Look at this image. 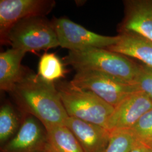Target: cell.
<instances>
[{
    "label": "cell",
    "mask_w": 152,
    "mask_h": 152,
    "mask_svg": "<svg viewBox=\"0 0 152 152\" xmlns=\"http://www.w3.org/2000/svg\"><path fill=\"white\" fill-rule=\"evenodd\" d=\"M23 111L34 117L44 127L65 125L69 117L54 83L30 73L11 92Z\"/></svg>",
    "instance_id": "cell-1"
},
{
    "label": "cell",
    "mask_w": 152,
    "mask_h": 152,
    "mask_svg": "<svg viewBox=\"0 0 152 152\" xmlns=\"http://www.w3.org/2000/svg\"><path fill=\"white\" fill-rule=\"evenodd\" d=\"M64 61L76 72L96 71L132 83L140 68L129 58L103 48L69 51Z\"/></svg>",
    "instance_id": "cell-2"
},
{
    "label": "cell",
    "mask_w": 152,
    "mask_h": 152,
    "mask_svg": "<svg viewBox=\"0 0 152 152\" xmlns=\"http://www.w3.org/2000/svg\"><path fill=\"white\" fill-rule=\"evenodd\" d=\"M69 117L83 120L106 128L114 108L94 92L83 90L71 82L55 85Z\"/></svg>",
    "instance_id": "cell-3"
},
{
    "label": "cell",
    "mask_w": 152,
    "mask_h": 152,
    "mask_svg": "<svg viewBox=\"0 0 152 152\" xmlns=\"http://www.w3.org/2000/svg\"><path fill=\"white\" fill-rule=\"evenodd\" d=\"M7 44L25 53L59 46L52 22L44 17L28 18L17 23L9 32Z\"/></svg>",
    "instance_id": "cell-4"
},
{
    "label": "cell",
    "mask_w": 152,
    "mask_h": 152,
    "mask_svg": "<svg viewBox=\"0 0 152 152\" xmlns=\"http://www.w3.org/2000/svg\"><path fill=\"white\" fill-rule=\"evenodd\" d=\"M70 82L76 87L94 92L114 108L131 94L140 91L135 83L96 71L76 72Z\"/></svg>",
    "instance_id": "cell-5"
},
{
    "label": "cell",
    "mask_w": 152,
    "mask_h": 152,
    "mask_svg": "<svg viewBox=\"0 0 152 152\" xmlns=\"http://www.w3.org/2000/svg\"><path fill=\"white\" fill-rule=\"evenodd\" d=\"M51 22L59 46L69 51L89 48L107 49L118 40V35L106 36L92 32L65 18H55Z\"/></svg>",
    "instance_id": "cell-6"
},
{
    "label": "cell",
    "mask_w": 152,
    "mask_h": 152,
    "mask_svg": "<svg viewBox=\"0 0 152 152\" xmlns=\"http://www.w3.org/2000/svg\"><path fill=\"white\" fill-rule=\"evenodd\" d=\"M52 0H1L0 41L7 44V37L17 23L28 18L44 17L53 10Z\"/></svg>",
    "instance_id": "cell-7"
},
{
    "label": "cell",
    "mask_w": 152,
    "mask_h": 152,
    "mask_svg": "<svg viewBox=\"0 0 152 152\" xmlns=\"http://www.w3.org/2000/svg\"><path fill=\"white\" fill-rule=\"evenodd\" d=\"M152 108V100L144 92L141 91L135 92L114 107L106 129L109 131L130 129L144 114Z\"/></svg>",
    "instance_id": "cell-8"
},
{
    "label": "cell",
    "mask_w": 152,
    "mask_h": 152,
    "mask_svg": "<svg viewBox=\"0 0 152 152\" xmlns=\"http://www.w3.org/2000/svg\"><path fill=\"white\" fill-rule=\"evenodd\" d=\"M124 5L118 32L134 33L152 41V0H127Z\"/></svg>",
    "instance_id": "cell-9"
},
{
    "label": "cell",
    "mask_w": 152,
    "mask_h": 152,
    "mask_svg": "<svg viewBox=\"0 0 152 152\" xmlns=\"http://www.w3.org/2000/svg\"><path fill=\"white\" fill-rule=\"evenodd\" d=\"M65 126L74 134L84 152H103L108 145L110 131L101 126L72 117Z\"/></svg>",
    "instance_id": "cell-10"
},
{
    "label": "cell",
    "mask_w": 152,
    "mask_h": 152,
    "mask_svg": "<svg viewBox=\"0 0 152 152\" xmlns=\"http://www.w3.org/2000/svg\"><path fill=\"white\" fill-rule=\"evenodd\" d=\"M39 121L32 115L23 121L16 135L4 147L3 152H38L45 149L46 134Z\"/></svg>",
    "instance_id": "cell-11"
},
{
    "label": "cell",
    "mask_w": 152,
    "mask_h": 152,
    "mask_svg": "<svg viewBox=\"0 0 152 152\" xmlns=\"http://www.w3.org/2000/svg\"><path fill=\"white\" fill-rule=\"evenodd\" d=\"M26 54L17 49H9L0 53V88L11 92L17 84L31 73L22 65Z\"/></svg>",
    "instance_id": "cell-12"
},
{
    "label": "cell",
    "mask_w": 152,
    "mask_h": 152,
    "mask_svg": "<svg viewBox=\"0 0 152 152\" xmlns=\"http://www.w3.org/2000/svg\"><path fill=\"white\" fill-rule=\"evenodd\" d=\"M118 36V41L107 50L140 60L152 68V41L134 33H119Z\"/></svg>",
    "instance_id": "cell-13"
},
{
    "label": "cell",
    "mask_w": 152,
    "mask_h": 152,
    "mask_svg": "<svg viewBox=\"0 0 152 152\" xmlns=\"http://www.w3.org/2000/svg\"><path fill=\"white\" fill-rule=\"evenodd\" d=\"M45 148L51 152H84L74 134L65 125L45 127Z\"/></svg>",
    "instance_id": "cell-14"
},
{
    "label": "cell",
    "mask_w": 152,
    "mask_h": 152,
    "mask_svg": "<svg viewBox=\"0 0 152 152\" xmlns=\"http://www.w3.org/2000/svg\"><path fill=\"white\" fill-rule=\"evenodd\" d=\"M64 65L54 53H45L38 63V76L45 81L55 83L64 77Z\"/></svg>",
    "instance_id": "cell-15"
},
{
    "label": "cell",
    "mask_w": 152,
    "mask_h": 152,
    "mask_svg": "<svg viewBox=\"0 0 152 152\" xmlns=\"http://www.w3.org/2000/svg\"><path fill=\"white\" fill-rule=\"evenodd\" d=\"M136 142L131 129L110 131L108 143L103 152H131Z\"/></svg>",
    "instance_id": "cell-16"
},
{
    "label": "cell",
    "mask_w": 152,
    "mask_h": 152,
    "mask_svg": "<svg viewBox=\"0 0 152 152\" xmlns=\"http://www.w3.org/2000/svg\"><path fill=\"white\" fill-rule=\"evenodd\" d=\"M19 120L11 105L5 104L0 109V141H6L15 132Z\"/></svg>",
    "instance_id": "cell-17"
},
{
    "label": "cell",
    "mask_w": 152,
    "mask_h": 152,
    "mask_svg": "<svg viewBox=\"0 0 152 152\" xmlns=\"http://www.w3.org/2000/svg\"><path fill=\"white\" fill-rule=\"evenodd\" d=\"M130 129L138 142L145 146L152 144V108L144 114Z\"/></svg>",
    "instance_id": "cell-18"
},
{
    "label": "cell",
    "mask_w": 152,
    "mask_h": 152,
    "mask_svg": "<svg viewBox=\"0 0 152 152\" xmlns=\"http://www.w3.org/2000/svg\"><path fill=\"white\" fill-rule=\"evenodd\" d=\"M135 83L141 91L144 92L152 102V68L140 64Z\"/></svg>",
    "instance_id": "cell-19"
},
{
    "label": "cell",
    "mask_w": 152,
    "mask_h": 152,
    "mask_svg": "<svg viewBox=\"0 0 152 152\" xmlns=\"http://www.w3.org/2000/svg\"><path fill=\"white\" fill-rule=\"evenodd\" d=\"M145 146L137 141L135 145L134 146L131 152H145Z\"/></svg>",
    "instance_id": "cell-20"
},
{
    "label": "cell",
    "mask_w": 152,
    "mask_h": 152,
    "mask_svg": "<svg viewBox=\"0 0 152 152\" xmlns=\"http://www.w3.org/2000/svg\"><path fill=\"white\" fill-rule=\"evenodd\" d=\"M145 152H152V144L148 146H145Z\"/></svg>",
    "instance_id": "cell-21"
},
{
    "label": "cell",
    "mask_w": 152,
    "mask_h": 152,
    "mask_svg": "<svg viewBox=\"0 0 152 152\" xmlns=\"http://www.w3.org/2000/svg\"><path fill=\"white\" fill-rule=\"evenodd\" d=\"M49 152L45 149H45L44 150H43V151H40V152Z\"/></svg>",
    "instance_id": "cell-22"
},
{
    "label": "cell",
    "mask_w": 152,
    "mask_h": 152,
    "mask_svg": "<svg viewBox=\"0 0 152 152\" xmlns=\"http://www.w3.org/2000/svg\"><path fill=\"white\" fill-rule=\"evenodd\" d=\"M45 149H46V148H45ZM46 150H47V149H46ZM47 151H48V152H50V151H48V150H47Z\"/></svg>",
    "instance_id": "cell-23"
}]
</instances>
